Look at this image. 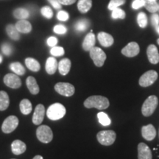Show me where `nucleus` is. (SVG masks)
Here are the masks:
<instances>
[{
  "label": "nucleus",
  "mask_w": 159,
  "mask_h": 159,
  "mask_svg": "<svg viewBox=\"0 0 159 159\" xmlns=\"http://www.w3.org/2000/svg\"><path fill=\"white\" fill-rule=\"evenodd\" d=\"M84 106L87 108H94L98 110H104L109 107V100L108 98L103 96L94 95L85 99Z\"/></svg>",
  "instance_id": "1"
},
{
  "label": "nucleus",
  "mask_w": 159,
  "mask_h": 159,
  "mask_svg": "<svg viewBox=\"0 0 159 159\" xmlns=\"http://www.w3.org/2000/svg\"><path fill=\"white\" fill-rule=\"evenodd\" d=\"M66 108L61 103H54L49 107L47 111V116L51 120H58L65 116Z\"/></svg>",
  "instance_id": "2"
},
{
  "label": "nucleus",
  "mask_w": 159,
  "mask_h": 159,
  "mask_svg": "<svg viewBox=\"0 0 159 159\" xmlns=\"http://www.w3.org/2000/svg\"><path fill=\"white\" fill-rule=\"evenodd\" d=\"M158 105V99L155 95H151L144 101L142 107V113L144 116H150L154 113Z\"/></svg>",
  "instance_id": "3"
},
{
  "label": "nucleus",
  "mask_w": 159,
  "mask_h": 159,
  "mask_svg": "<svg viewBox=\"0 0 159 159\" xmlns=\"http://www.w3.org/2000/svg\"><path fill=\"white\" fill-rule=\"evenodd\" d=\"M98 142L102 145L110 146L116 140V134L114 130H102L97 135Z\"/></svg>",
  "instance_id": "4"
},
{
  "label": "nucleus",
  "mask_w": 159,
  "mask_h": 159,
  "mask_svg": "<svg viewBox=\"0 0 159 159\" xmlns=\"http://www.w3.org/2000/svg\"><path fill=\"white\" fill-rule=\"evenodd\" d=\"M36 136L40 142L47 144L53 139L52 130L47 125H41L36 130Z\"/></svg>",
  "instance_id": "5"
},
{
  "label": "nucleus",
  "mask_w": 159,
  "mask_h": 159,
  "mask_svg": "<svg viewBox=\"0 0 159 159\" xmlns=\"http://www.w3.org/2000/svg\"><path fill=\"white\" fill-rule=\"evenodd\" d=\"M89 53H90L91 58L92 59L94 64L97 67L102 66L107 57L106 54L104 52V51L102 49L99 48V47H94L89 51Z\"/></svg>",
  "instance_id": "6"
},
{
  "label": "nucleus",
  "mask_w": 159,
  "mask_h": 159,
  "mask_svg": "<svg viewBox=\"0 0 159 159\" xmlns=\"http://www.w3.org/2000/svg\"><path fill=\"white\" fill-rule=\"evenodd\" d=\"M55 90L59 94L65 97H71L75 94L74 85L69 83H57L55 85Z\"/></svg>",
  "instance_id": "7"
},
{
  "label": "nucleus",
  "mask_w": 159,
  "mask_h": 159,
  "mask_svg": "<svg viewBox=\"0 0 159 159\" xmlns=\"http://www.w3.org/2000/svg\"><path fill=\"white\" fill-rule=\"evenodd\" d=\"M158 78V73L154 70L146 71L139 79V85L142 87L150 86L156 82Z\"/></svg>",
  "instance_id": "8"
},
{
  "label": "nucleus",
  "mask_w": 159,
  "mask_h": 159,
  "mask_svg": "<svg viewBox=\"0 0 159 159\" xmlns=\"http://www.w3.org/2000/svg\"><path fill=\"white\" fill-rule=\"evenodd\" d=\"M19 125V119L15 116H10L5 119L2 125V130L5 134H11Z\"/></svg>",
  "instance_id": "9"
},
{
  "label": "nucleus",
  "mask_w": 159,
  "mask_h": 159,
  "mask_svg": "<svg viewBox=\"0 0 159 159\" xmlns=\"http://www.w3.org/2000/svg\"><path fill=\"white\" fill-rule=\"evenodd\" d=\"M4 83L9 88L13 89H19L21 85V79L17 75L12 74V73L7 74L4 77Z\"/></svg>",
  "instance_id": "10"
},
{
  "label": "nucleus",
  "mask_w": 159,
  "mask_h": 159,
  "mask_svg": "<svg viewBox=\"0 0 159 159\" xmlns=\"http://www.w3.org/2000/svg\"><path fill=\"white\" fill-rule=\"evenodd\" d=\"M139 52H140V48H139V46L136 42L129 43L122 49V55L128 57L136 56L139 55Z\"/></svg>",
  "instance_id": "11"
},
{
  "label": "nucleus",
  "mask_w": 159,
  "mask_h": 159,
  "mask_svg": "<svg viewBox=\"0 0 159 159\" xmlns=\"http://www.w3.org/2000/svg\"><path fill=\"white\" fill-rule=\"evenodd\" d=\"M45 115V108L43 105L39 104L35 107L34 114L33 116V122L35 125H39L42 123Z\"/></svg>",
  "instance_id": "12"
},
{
  "label": "nucleus",
  "mask_w": 159,
  "mask_h": 159,
  "mask_svg": "<svg viewBox=\"0 0 159 159\" xmlns=\"http://www.w3.org/2000/svg\"><path fill=\"white\" fill-rule=\"evenodd\" d=\"M152 152L150 148L144 143H139L138 145V158L152 159Z\"/></svg>",
  "instance_id": "13"
},
{
  "label": "nucleus",
  "mask_w": 159,
  "mask_h": 159,
  "mask_svg": "<svg viewBox=\"0 0 159 159\" xmlns=\"http://www.w3.org/2000/svg\"><path fill=\"white\" fill-rule=\"evenodd\" d=\"M147 55H148L149 61L152 64H157L159 62V53L158 49L156 46L151 44L148 47L147 49Z\"/></svg>",
  "instance_id": "14"
},
{
  "label": "nucleus",
  "mask_w": 159,
  "mask_h": 159,
  "mask_svg": "<svg viewBox=\"0 0 159 159\" xmlns=\"http://www.w3.org/2000/svg\"><path fill=\"white\" fill-rule=\"evenodd\" d=\"M142 134L144 139L148 141H152L156 136V128L152 125H148L143 126L142 128Z\"/></svg>",
  "instance_id": "15"
},
{
  "label": "nucleus",
  "mask_w": 159,
  "mask_h": 159,
  "mask_svg": "<svg viewBox=\"0 0 159 159\" xmlns=\"http://www.w3.org/2000/svg\"><path fill=\"white\" fill-rule=\"evenodd\" d=\"M97 38H98L100 44L105 47H111L114 42V38H113L112 35L107 33H105V32H100L98 34Z\"/></svg>",
  "instance_id": "16"
},
{
  "label": "nucleus",
  "mask_w": 159,
  "mask_h": 159,
  "mask_svg": "<svg viewBox=\"0 0 159 159\" xmlns=\"http://www.w3.org/2000/svg\"><path fill=\"white\" fill-rule=\"evenodd\" d=\"M27 150L25 143L21 140H15L11 144V150L14 155L19 156L24 153Z\"/></svg>",
  "instance_id": "17"
},
{
  "label": "nucleus",
  "mask_w": 159,
  "mask_h": 159,
  "mask_svg": "<svg viewBox=\"0 0 159 159\" xmlns=\"http://www.w3.org/2000/svg\"><path fill=\"white\" fill-rule=\"evenodd\" d=\"M46 71L49 75H54L58 69V63L56 59L53 57H49L47 60L45 66Z\"/></svg>",
  "instance_id": "18"
},
{
  "label": "nucleus",
  "mask_w": 159,
  "mask_h": 159,
  "mask_svg": "<svg viewBox=\"0 0 159 159\" xmlns=\"http://www.w3.org/2000/svg\"><path fill=\"white\" fill-rule=\"evenodd\" d=\"M95 42H96V39H95L94 34H93L92 33H89L83 40L82 45L83 49L85 51H90L94 47Z\"/></svg>",
  "instance_id": "19"
},
{
  "label": "nucleus",
  "mask_w": 159,
  "mask_h": 159,
  "mask_svg": "<svg viewBox=\"0 0 159 159\" xmlns=\"http://www.w3.org/2000/svg\"><path fill=\"white\" fill-rule=\"evenodd\" d=\"M16 27L17 30L19 33H29L32 30V25L31 24L27 21L26 19L19 20L18 22L16 24Z\"/></svg>",
  "instance_id": "20"
},
{
  "label": "nucleus",
  "mask_w": 159,
  "mask_h": 159,
  "mask_svg": "<svg viewBox=\"0 0 159 159\" xmlns=\"http://www.w3.org/2000/svg\"><path fill=\"white\" fill-rule=\"evenodd\" d=\"M26 84H27V88H28L30 92L32 94H38L39 92V86L38 85L36 80L34 77L30 76L27 78L26 80Z\"/></svg>",
  "instance_id": "21"
},
{
  "label": "nucleus",
  "mask_w": 159,
  "mask_h": 159,
  "mask_svg": "<svg viewBox=\"0 0 159 159\" xmlns=\"http://www.w3.org/2000/svg\"><path fill=\"white\" fill-rule=\"evenodd\" d=\"M71 63L69 58H63L58 63V70L61 75H66L71 69Z\"/></svg>",
  "instance_id": "22"
},
{
  "label": "nucleus",
  "mask_w": 159,
  "mask_h": 159,
  "mask_svg": "<svg viewBox=\"0 0 159 159\" xmlns=\"http://www.w3.org/2000/svg\"><path fill=\"white\" fill-rule=\"evenodd\" d=\"M91 7H92V0H79L77 2V9L82 13L89 12Z\"/></svg>",
  "instance_id": "23"
},
{
  "label": "nucleus",
  "mask_w": 159,
  "mask_h": 159,
  "mask_svg": "<svg viewBox=\"0 0 159 159\" xmlns=\"http://www.w3.org/2000/svg\"><path fill=\"white\" fill-rule=\"evenodd\" d=\"M25 64L26 66L30 70L35 71V72L39 71L41 69V66H40L39 61L34 58H32V57H27V58L25 59Z\"/></svg>",
  "instance_id": "24"
},
{
  "label": "nucleus",
  "mask_w": 159,
  "mask_h": 159,
  "mask_svg": "<svg viewBox=\"0 0 159 159\" xmlns=\"http://www.w3.org/2000/svg\"><path fill=\"white\" fill-rule=\"evenodd\" d=\"M19 108L21 112L23 114L27 115L30 114L31 113L32 109H33V106H32V103L29 99H24L21 101L19 105Z\"/></svg>",
  "instance_id": "25"
},
{
  "label": "nucleus",
  "mask_w": 159,
  "mask_h": 159,
  "mask_svg": "<svg viewBox=\"0 0 159 159\" xmlns=\"http://www.w3.org/2000/svg\"><path fill=\"white\" fill-rule=\"evenodd\" d=\"M10 104L9 96L7 92L4 91H0V111H5L8 108Z\"/></svg>",
  "instance_id": "26"
},
{
  "label": "nucleus",
  "mask_w": 159,
  "mask_h": 159,
  "mask_svg": "<svg viewBox=\"0 0 159 159\" xmlns=\"http://www.w3.org/2000/svg\"><path fill=\"white\" fill-rule=\"evenodd\" d=\"M6 32L8 36L11 39L14 40V41H18L20 39V34L19 32L17 30L16 27L15 25H8L6 27Z\"/></svg>",
  "instance_id": "27"
},
{
  "label": "nucleus",
  "mask_w": 159,
  "mask_h": 159,
  "mask_svg": "<svg viewBox=\"0 0 159 159\" xmlns=\"http://www.w3.org/2000/svg\"><path fill=\"white\" fill-rule=\"evenodd\" d=\"M13 16L16 19H18L19 20L26 19L30 16V13L27 9L19 7V8H16L14 10V11H13Z\"/></svg>",
  "instance_id": "28"
},
{
  "label": "nucleus",
  "mask_w": 159,
  "mask_h": 159,
  "mask_svg": "<svg viewBox=\"0 0 159 159\" xmlns=\"http://www.w3.org/2000/svg\"><path fill=\"white\" fill-rule=\"evenodd\" d=\"M10 69H11L16 75H24L25 74V67L21 65V63L19 62L12 63L10 65Z\"/></svg>",
  "instance_id": "29"
},
{
  "label": "nucleus",
  "mask_w": 159,
  "mask_h": 159,
  "mask_svg": "<svg viewBox=\"0 0 159 159\" xmlns=\"http://www.w3.org/2000/svg\"><path fill=\"white\" fill-rule=\"evenodd\" d=\"M145 8L150 13H156L159 10V5L156 1H152V0H144Z\"/></svg>",
  "instance_id": "30"
},
{
  "label": "nucleus",
  "mask_w": 159,
  "mask_h": 159,
  "mask_svg": "<svg viewBox=\"0 0 159 159\" xmlns=\"http://www.w3.org/2000/svg\"><path fill=\"white\" fill-rule=\"evenodd\" d=\"M89 26V20L83 19L79 20L78 21L75 25V29L76 30L79 32H83L86 30V29L88 28Z\"/></svg>",
  "instance_id": "31"
},
{
  "label": "nucleus",
  "mask_w": 159,
  "mask_h": 159,
  "mask_svg": "<svg viewBox=\"0 0 159 159\" xmlns=\"http://www.w3.org/2000/svg\"><path fill=\"white\" fill-rule=\"evenodd\" d=\"M97 117H98L99 122L103 126H108L111 125V121L110 118H109L108 115H107L104 112H99L97 114Z\"/></svg>",
  "instance_id": "32"
},
{
  "label": "nucleus",
  "mask_w": 159,
  "mask_h": 159,
  "mask_svg": "<svg viewBox=\"0 0 159 159\" xmlns=\"http://www.w3.org/2000/svg\"><path fill=\"white\" fill-rule=\"evenodd\" d=\"M137 22H138L139 27L142 28H144L148 25V17L147 15L143 12H141L137 16Z\"/></svg>",
  "instance_id": "33"
},
{
  "label": "nucleus",
  "mask_w": 159,
  "mask_h": 159,
  "mask_svg": "<svg viewBox=\"0 0 159 159\" xmlns=\"http://www.w3.org/2000/svg\"><path fill=\"white\" fill-rule=\"evenodd\" d=\"M125 12L123 11V10L119 8H117L113 10L112 11V13H111V17L114 19H124L125 18Z\"/></svg>",
  "instance_id": "34"
},
{
  "label": "nucleus",
  "mask_w": 159,
  "mask_h": 159,
  "mask_svg": "<svg viewBox=\"0 0 159 159\" xmlns=\"http://www.w3.org/2000/svg\"><path fill=\"white\" fill-rule=\"evenodd\" d=\"M126 2V0H111L110 2L108 4V8L111 11L117 8L119 6L124 5Z\"/></svg>",
  "instance_id": "35"
},
{
  "label": "nucleus",
  "mask_w": 159,
  "mask_h": 159,
  "mask_svg": "<svg viewBox=\"0 0 159 159\" xmlns=\"http://www.w3.org/2000/svg\"><path fill=\"white\" fill-rule=\"evenodd\" d=\"M50 53L51 55H53V56L60 57L64 55L65 51L64 49H63L62 47H56V46H55V47H53L51 49Z\"/></svg>",
  "instance_id": "36"
},
{
  "label": "nucleus",
  "mask_w": 159,
  "mask_h": 159,
  "mask_svg": "<svg viewBox=\"0 0 159 159\" xmlns=\"http://www.w3.org/2000/svg\"><path fill=\"white\" fill-rule=\"evenodd\" d=\"M41 13L43 16H44L47 19H51L53 16V12L50 7L48 6H44L41 9Z\"/></svg>",
  "instance_id": "37"
},
{
  "label": "nucleus",
  "mask_w": 159,
  "mask_h": 159,
  "mask_svg": "<svg viewBox=\"0 0 159 159\" xmlns=\"http://www.w3.org/2000/svg\"><path fill=\"white\" fill-rule=\"evenodd\" d=\"M2 51L3 54L9 56L12 54V52H13V48H12V46L9 44L8 43H4L2 45Z\"/></svg>",
  "instance_id": "38"
},
{
  "label": "nucleus",
  "mask_w": 159,
  "mask_h": 159,
  "mask_svg": "<svg viewBox=\"0 0 159 159\" xmlns=\"http://www.w3.org/2000/svg\"><path fill=\"white\" fill-rule=\"evenodd\" d=\"M53 30H54L55 33H57V34L63 35V34H65V33H66L67 29L65 26H63L62 25H57L55 26Z\"/></svg>",
  "instance_id": "39"
},
{
  "label": "nucleus",
  "mask_w": 159,
  "mask_h": 159,
  "mask_svg": "<svg viewBox=\"0 0 159 159\" xmlns=\"http://www.w3.org/2000/svg\"><path fill=\"white\" fill-rule=\"evenodd\" d=\"M57 19L60 20V21H67V20L69 19V15L66 11H61L60 12H58V13H57Z\"/></svg>",
  "instance_id": "40"
},
{
  "label": "nucleus",
  "mask_w": 159,
  "mask_h": 159,
  "mask_svg": "<svg viewBox=\"0 0 159 159\" xmlns=\"http://www.w3.org/2000/svg\"><path fill=\"white\" fill-rule=\"evenodd\" d=\"M144 6V0H134V2L132 3V7L135 10L139 9Z\"/></svg>",
  "instance_id": "41"
},
{
  "label": "nucleus",
  "mask_w": 159,
  "mask_h": 159,
  "mask_svg": "<svg viewBox=\"0 0 159 159\" xmlns=\"http://www.w3.org/2000/svg\"><path fill=\"white\" fill-rule=\"evenodd\" d=\"M151 21H152V26H154L156 28H157L159 26V16L156 14V13H154L151 16Z\"/></svg>",
  "instance_id": "42"
},
{
  "label": "nucleus",
  "mask_w": 159,
  "mask_h": 159,
  "mask_svg": "<svg viewBox=\"0 0 159 159\" xmlns=\"http://www.w3.org/2000/svg\"><path fill=\"white\" fill-rule=\"evenodd\" d=\"M57 38H55L54 36H51L49 37L48 39H47V44H48V46H49V47H55L56 46V44L57 43Z\"/></svg>",
  "instance_id": "43"
},
{
  "label": "nucleus",
  "mask_w": 159,
  "mask_h": 159,
  "mask_svg": "<svg viewBox=\"0 0 159 159\" xmlns=\"http://www.w3.org/2000/svg\"><path fill=\"white\" fill-rule=\"evenodd\" d=\"M49 2L52 5V7H54L55 9H61V7H62V5L59 2L58 0H48Z\"/></svg>",
  "instance_id": "44"
},
{
  "label": "nucleus",
  "mask_w": 159,
  "mask_h": 159,
  "mask_svg": "<svg viewBox=\"0 0 159 159\" xmlns=\"http://www.w3.org/2000/svg\"><path fill=\"white\" fill-rule=\"evenodd\" d=\"M62 5H70L76 2L77 0H58Z\"/></svg>",
  "instance_id": "45"
},
{
  "label": "nucleus",
  "mask_w": 159,
  "mask_h": 159,
  "mask_svg": "<svg viewBox=\"0 0 159 159\" xmlns=\"http://www.w3.org/2000/svg\"><path fill=\"white\" fill-rule=\"evenodd\" d=\"M33 159H43V157L41 156H35Z\"/></svg>",
  "instance_id": "46"
},
{
  "label": "nucleus",
  "mask_w": 159,
  "mask_h": 159,
  "mask_svg": "<svg viewBox=\"0 0 159 159\" xmlns=\"http://www.w3.org/2000/svg\"><path fill=\"white\" fill-rule=\"evenodd\" d=\"M2 60H3L2 56V55H0V63H2Z\"/></svg>",
  "instance_id": "47"
},
{
  "label": "nucleus",
  "mask_w": 159,
  "mask_h": 159,
  "mask_svg": "<svg viewBox=\"0 0 159 159\" xmlns=\"http://www.w3.org/2000/svg\"><path fill=\"white\" fill-rule=\"evenodd\" d=\"M156 30H157V32H158V33L159 34V26L156 28Z\"/></svg>",
  "instance_id": "48"
},
{
  "label": "nucleus",
  "mask_w": 159,
  "mask_h": 159,
  "mask_svg": "<svg viewBox=\"0 0 159 159\" xmlns=\"http://www.w3.org/2000/svg\"><path fill=\"white\" fill-rule=\"evenodd\" d=\"M157 42H158V43L159 44V39H158V40H157Z\"/></svg>",
  "instance_id": "49"
},
{
  "label": "nucleus",
  "mask_w": 159,
  "mask_h": 159,
  "mask_svg": "<svg viewBox=\"0 0 159 159\" xmlns=\"http://www.w3.org/2000/svg\"><path fill=\"white\" fill-rule=\"evenodd\" d=\"M152 1H156V0H152Z\"/></svg>",
  "instance_id": "50"
}]
</instances>
